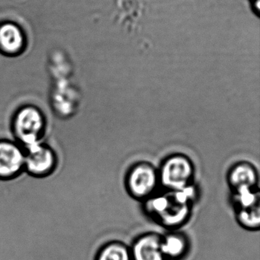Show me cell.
<instances>
[{
  "label": "cell",
  "mask_w": 260,
  "mask_h": 260,
  "mask_svg": "<svg viewBox=\"0 0 260 260\" xmlns=\"http://www.w3.org/2000/svg\"><path fill=\"white\" fill-rule=\"evenodd\" d=\"M196 197L194 185L180 191L156 193L145 203V211L162 228L178 231L188 222Z\"/></svg>",
  "instance_id": "6da1fadb"
},
{
  "label": "cell",
  "mask_w": 260,
  "mask_h": 260,
  "mask_svg": "<svg viewBox=\"0 0 260 260\" xmlns=\"http://www.w3.org/2000/svg\"><path fill=\"white\" fill-rule=\"evenodd\" d=\"M47 121L42 111L32 106L21 108L13 116L12 132L16 142L24 149L42 142Z\"/></svg>",
  "instance_id": "7a4b0ae2"
},
{
  "label": "cell",
  "mask_w": 260,
  "mask_h": 260,
  "mask_svg": "<svg viewBox=\"0 0 260 260\" xmlns=\"http://www.w3.org/2000/svg\"><path fill=\"white\" fill-rule=\"evenodd\" d=\"M158 173L159 184L165 191H180L193 185L196 169L188 156L173 153L162 161Z\"/></svg>",
  "instance_id": "3957f363"
},
{
  "label": "cell",
  "mask_w": 260,
  "mask_h": 260,
  "mask_svg": "<svg viewBox=\"0 0 260 260\" xmlns=\"http://www.w3.org/2000/svg\"><path fill=\"white\" fill-rule=\"evenodd\" d=\"M124 185L132 199L146 202L157 193L160 185L158 168L147 161L135 162L126 173Z\"/></svg>",
  "instance_id": "277c9868"
},
{
  "label": "cell",
  "mask_w": 260,
  "mask_h": 260,
  "mask_svg": "<svg viewBox=\"0 0 260 260\" xmlns=\"http://www.w3.org/2000/svg\"><path fill=\"white\" fill-rule=\"evenodd\" d=\"M57 164V154L48 144L40 142L25 148V170L33 177L49 176Z\"/></svg>",
  "instance_id": "5b68a950"
},
{
  "label": "cell",
  "mask_w": 260,
  "mask_h": 260,
  "mask_svg": "<svg viewBox=\"0 0 260 260\" xmlns=\"http://www.w3.org/2000/svg\"><path fill=\"white\" fill-rule=\"evenodd\" d=\"M25 171V149L16 141L0 140V180H10Z\"/></svg>",
  "instance_id": "8992f818"
},
{
  "label": "cell",
  "mask_w": 260,
  "mask_h": 260,
  "mask_svg": "<svg viewBox=\"0 0 260 260\" xmlns=\"http://www.w3.org/2000/svg\"><path fill=\"white\" fill-rule=\"evenodd\" d=\"M226 182L231 192L242 189L258 188V173L256 167L249 161H239L228 170Z\"/></svg>",
  "instance_id": "52a82bcc"
},
{
  "label": "cell",
  "mask_w": 260,
  "mask_h": 260,
  "mask_svg": "<svg viewBox=\"0 0 260 260\" xmlns=\"http://www.w3.org/2000/svg\"><path fill=\"white\" fill-rule=\"evenodd\" d=\"M132 260H166L162 250V236L154 232L141 234L130 247Z\"/></svg>",
  "instance_id": "ba28073f"
},
{
  "label": "cell",
  "mask_w": 260,
  "mask_h": 260,
  "mask_svg": "<svg viewBox=\"0 0 260 260\" xmlns=\"http://www.w3.org/2000/svg\"><path fill=\"white\" fill-rule=\"evenodd\" d=\"M189 241L183 233L171 231L162 236V250L166 260H180L188 253Z\"/></svg>",
  "instance_id": "9c48e42d"
},
{
  "label": "cell",
  "mask_w": 260,
  "mask_h": 260,
  "mask_svg": "<svg viewBox=\"0 0 260 260\" xmlns=\"http://www.w3.org/2000/svg\"><path fill=\"white\" fill-rule=\"evenodd\" d=\"M25 45L22 31L13 23L0 25V51L4 54L15 55L19 54Z\"/></svg>",
  "instance_id": "30bf717a"
},
{
  "label": "cell",
  "mask_w": 260,
  "mask_h": 260,
  "mask_svg": "<svg viewBox=\"0 0 260 260\" xmlns=\"http://www.w3.org/2000/svg\"><path fill=\"white\" fill-rule=\"evenodd\" d=\"M95 260H132L130 246L120 240H112L103 245Z\"/></svg>",
  "instance_id": "8fae6325"
},
{
  "label": "cell",
  "mask_w": 260,
  "mask_h": 260,
  "mask_svg": "<svg viewBox=\"0 0 260 260\" xmlns=\"http://www.w3.org/2000/svg\"><path fill=\"white\" fill-rule=\"evenodd\" d=\"M236 220L241 228L249 231H258L260 228V205L234 209Z\"/></svg>",
  "instance_id": "7c38bea8"
},
{
  "label": "cell",
  "mask_w": 260,
  "mask_h": 260,
  "mask_svg": "<svg viewBox=\"0 0 260 260\" xmlns=\"http://www.w3.org/2000/svg\"><path fill=\"white\" fill-rule=\"evenodd\" d=\"M259 188L256 189H242L231 192L234 209L249 208L259 204Z\"/></svg>",
  "instance_id": "4fadbf2b"
}]
</instances>
